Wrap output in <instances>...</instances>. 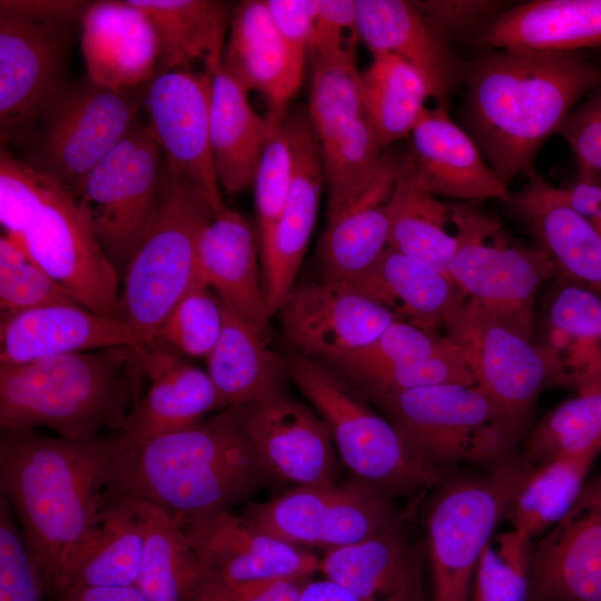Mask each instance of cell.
Instances as JSON below:
<instances>
[{"instance_id":"obj_21","label":"cell","mask_w":601,"mask_h":601,"mask_svg":"<svg viewBox=\"0 0 601 601\" xmlns=\"http://www.w3.org/2000/svg\"><path fill=\"white\" fill-rule=\"evenodd\" d=\"M294 178L286 203L269 234L259 242L270 315L295 288L318 211L324 186L321 145L307 114L289 112Z\"/></svg>"},{"instance_id":"obj_34","label":"cell","mask_w":601,"mask_h":601,"mask_svg":"<svg viewBox=\"0 0 601 601\" xmlns=\"http://www.w3.org/2000/svg\"><path fill=\"white\" fill-rule=\"evenodd\" d=\"M149 19L159 43L156 77L173 70L215 76L221 69L234 6L217 0H129Z\"/></svg>"},{"instance_id":"obj_40","label":"cell","mask_w":601,"mask_h":601,"mask_svg":"<svg viewBox=\"0 0 601 601\" xmlns=\"http://www.w3.org/2000/svg\"><path fill=\"white\" fill-rule=\"evenodd\" d=\"M601 450L552 459L532 466L505 514L511 530L532 540L558 524L574 504Z\"/></svg>"},{"instance_id":"obj_11","label":"cell","mask_w":601,"mask_h":601,"mask_svg":"<svg viewBox=\"0 0 601 601\" xmlns=\"http://www.w3.org/2000/svg\"><path fill=\"white\" fill-rule=\"evenodd\" d=\"M444 329L464 352L479 385L523 433L552 361L533 341V316L466 298Z\"/></svg>"},{"instance_id":"obj_6","label":"cell","mask_w":601,"mask_h":601,"mask_svg":"<svg viewBox=\"0 0 601 601\" xmlns=\"http://www.w3.org/2000/svg\"><path fill=\"white\" fill-rule=\"evenodd\" d=\"M365 397L442 473L457 465L486 471L519 455L523 433L479 385L440 384Z\"/></svg>"},{"instance_id":"obj_10","label":"cell","mask_w":601,"mask_h":601,"mask_svg":"<svg viewBox=\"0 0 601 601\" xmlns=\"http://www.w3.org/2000/svg\"><path fill=\"white\" fill-rule=\"evenodd\" d=\"M149 85L117 90L88 78L68 82L46 108L22 160L75 196L138 119Z\"/></svg>"},{"instance_id":"obj_15","label":"cell","mask_w":601,"mask_h":601,"mask_svg":"<svg viewBox=\"0 0 601 601\" xmlns=\"http://www.w3.org/2000/svg\"><path fill=\"white\" fill-rule=\"evenodd\" d=\"M76 22L0 17L1 145L26 148L55 97L67 86Z\"/></svg>"},{"instance_id":"obj_38","label":"cell","mask_w":601,"mask_h":601,"mask_svg":"<svg viewBox=\"0 0 601 601\" xmlns=\"http://www.w3.org/2000/svg\"><path fill=\"white\" fill-rule=\"evenodd\" d=\"M142 550V530L131 503L105 495L99 518L72 564L66 591L136 587Z\"/></svg>"},{"instance_id":"obj_39","label":"cell","mask_w":601,"mask_h":601,"mask_svg":"<svg viewBox=\"0 0 601 601\" xmlns=\"http://www.w3.org/2000/svg\"><path fill=\"white\" fill-rule=\"evenodd\" d=\"M405 158L387 203L388 247L449 275L457 247L455 233L450 231V203L422 188Z\"/></svg>"},{"instance_id":"obj_24","label":"cell","mask_w":601,"mask_h":601,"mask_svg":"<svg viewBox=\"0 0 601 601\" xmlns=\"http://www.w3.org/2000/svg\"><path fill=\"white\" fill-rule=\"evenodd\" d=\"M198 275L225 307L266 332L272 315L258 234L237 210L224 206L205 226L198 243Z\"/></svg>"},{"instance_id":"obj_59","label":"cell","mask_w":601,"mask_h":601,"mask_svg":"<svg viewBox=\"0 0 601 601\" xmlns=\"http://www.w3.org/2000/svg\"><path fill=\"white\" fill-rule=\"evenodd\" d=\"M561 190L568 205L579 215L591 221L601 217V173L579 167L575 179Z\"/></svg>"},{"instance_id":"obj_37","label":"cell","mask_w":601,"mask_h":601,"mask_svg":"<svg viewBox=\"0 0 601 601\" xmlns=\"http://www.w3.org/2000/svg\"><path fill=\"white\" fill-rule=\"evenodd\" d=\"M246 92L220 69L213 78L210 145L219 187L237 195L253 186L266 142L267 124Z\"/></svg>"},{"instance_id":"obj_49","label":"cell","mask_w":601,"mask_h":601,"mask_svg":"<svg viewBox=\"0 0 601 601\" xmlns=\"http://www.w3.org/2000/svg\"><path fill=\"white\" fill-rule=\"evenodd\" d=\"M224 309L210 288L197 284L174 306L154 342L183 356L206 358L219 338Z\"/></svg>"},{"instance_id":"obj_47","label":"cell","mask_w":601,"mask_h":601,"mask_svg":"<svg viewBox=\"0 0 601 601\" xmlns=\"http://www.w3.org/2000/svg\"><path fill=\"white\" fill-rule=\"evenodd\" d=\"M454 342L446 335L395 321L376 339L347 356L322 363L347 383L413 359L439 354Z\"/></svg>"},{"instance_id":"obj_27","label":"cell","mask_w":601,"mask_h":601,"mask_svg":"<svg viewBox=\"0 0 601 601\" xmlns=\"http://www.w3.org/2000/svg\"><path fill=\"white\" fill-rule=\"evenodd\" d=\"M529 178L506 203L549 256L555 273L601 297V234L568 205L561 188L535 174Z\"/></svg>"},{"instance_id":"obj_54","label":"cell","mask_w":601,"mask_h":601,"mask_svg":"<svg viewBox=\"0 0 601 601\" xmlns=\"http://www.w3.org/2000/svg\"><path fill=\"white\" fill-rule=\"evenodd\" d=\"M558 134L570 146L579 167L601 173V85L569 114Z\"/></svg>"},{"instance_id":"obj_31","label":"cell","mask_w":601,"mask_h":601,"mask_svg":"<svg viewBox=\"0 0 601 601\" xmlns=\"http://www.w3.org/2000/svg\"><path fill=\"white\" fill-rule=\"evenodd\" d=\"M304 67L276 29L266 1L234 4L221 69L246 92L256 90L269 105L287 106L302 85Z\"/></svg>"},{"instance_id":"obj_22","label":"cell","mask_w":601,"mask_h":601,"mask_svg":"<svg viewBox=\"0 0 601 601\" xmlns=\"http://www.w3.org/2000/svg\"><path fill=\"white\" fill-rule=\"evenodd\" d=\"M410 136L412 146L405 162L422 188L455 201L509 199L508 185L444 108L426 107Z\"/></svg>"},{"instance_id":"obj_14","label":"cell","mask_w":601,"mask_h":601,"mask_svg":"<svg viewBox=\"0 0 601 601\" xmlns=\"http://www.w3.org/2000/svg\"><path fill=\"white\" fill-rule=\"evenodd\" d=\"M457 239L449 275L467 298L533 316L539 286L555 267L538 246L512 240L500 221L475 203H450Z\"/></svg>"},{"instance_id":"obj_50","label":"cell","mask_w":601,"mask_h":601,"mask_svg":"<svg viewBox=\"0 0 601 601\" xmlns=\"http://www.w3.org/2000/svg\"><path fill=\"white\" fill-rule=\"evenodd\" d=\"M59 303L77 302L32 259L22 245L2 235L0 238L1 316Z\"/></svg>"},{"instance_id":"obj_48","label":"cell","mask_w":601,"mask_h":601,"mask_svg":"<svg viewBox=\"0 0 601 601\" xmlns=\"http://www.w3.org/2000/svg\"><path fill=\"white\" fill-rule=\"evenodd\" d=\"M533 545L513 530L494 535L482 552L467 601H528Z\"/></svg>"},{"instance_id":"obj_62","label":"cell","mask_w":601,"mask_h":601,"mask_svg":"<svg viewBox=\"0 0 601 601\" xmlns=\"http://www.w3.org/2000/svg\"><path fill=\"white\" fill-rule=\"evenodd\" d=\"M309 579L311 578H297L280 580L260 589L240 601H298L300 591Z\"/></svg>"},{"instance_id":"obj_19","label":"cell","mask_w":601,"mask_h":601,"mask_svg":"<svg viewBox=\"0 0 601 601\" xmlns=\"http://www.w3.org/2000/svg\"><path fill=\"white\" fill-rule=\"evenodd\" d=\"M233 408L268 475L298 486L335 483L329 428L307 405L284 393Z\"/></svg>"},{"instance_id":"obj_23","label":"cell","mask_w":601,"mask_h":601,"mask_svg":"<svg viewBox=\"0 0 601 601\" xmlns=\"http://www.w3.org/2000/svg\"><path fill=\"white\" fill-rule=\"evenodd\" d=\"M116 346L146 347L121 319L78 303L50 304L0 318V366Z\"/></svg>"},{"instance_id":"obj_61","label":"cell","mask_w":601,"mask_h":601,"mask_svg":"<svg viewBox=\"0 0 601 601\" xmlns=\"http://www.w3.org/2000/svg\"><path fill=\"white\" fill-rule=\"evenodd\" d=\"M298 601H365L355 592L343 584L324 578L313 580L304 584Z\"/></svg>"},{"instance_id":"obj_44","label":"cell","mask_w":601,"mask_h":601,"mask_svg":"<svg viewBox=\"0 0 601 601\" xmlns=\"http://www.w3.org/2000/svg\"><path fill=\"white\" fill-rule=\"evenodd\" d=\"M321 150L327 190V220H331L367 190L387 149L363 115Z\"/></svg>"},{"instance_id":"obj_25","label":"cell","mask_w":601,"mask_h":601,"mask_svg":"<svg viewBox=\"0 0 601 601\" xmlns=\"http://www.w3.org/2000/svg\"><path fill=\"white\" fill-rule=\"evenodd\" d=\"M359 40L373 56L391 55L414 68L425 80L437 107H446L463 77L445 39L413 1L356 0Z\"/></svg>"},{"instance_id":"obj_26","label":"cell","mask_w":601,"mask_h":601,"mask_svg":"<svg viewBox=\"0 0 601 601\" xmlns=\"http://www.w3.org/2000/svg\"><path fill=\"white\" fill-rule=\"evenodd\" d=\"M87 78L110 89L149 85L157 72L159 43L145 13L126 1L91 2L81 19Z\"/></svg>"},{"instance_id":"obj_9","label":"cell","mask_w":601,"mask_h":601,"mask_svg":"<svg viewBox=\"0 0 601 601\" xmlns=\"http://www.w3.org/2000/svg\"><path fill=\"white\" fill-rule=\"evenodd\" d=\"M531 467L523 455H516L497 467L451 477L440 486L426 518L430 601L469 600L482 552Z\"/></svg>"},{"instance_id":"obj_57","label":"cell","mask_w":601,"mask_h":601,"mask_svg":"<svg viewBox=\"0 0 601 601\" xmlns=\"http://www.w3.org/2000/svg\"><path fill=\"white\" fill-rule=\"evenodd\" d=\"M266 6L290 53L305 66L319 0H266Z\"/></svg>"},{"instance_id":"obj_17","label":"cell","mask_w":601,"mask_h":601,"mask_svg":"<svg viewBox=\"0 0 601 601\" xmlns=\"http://www.w3.org/2000/svg\"><path fill=\"white\" fill-rule=\"evenodd\" d=\"M277 313L295 352L319 363L362 349L396 321L351 283L327 279L295 287Z\"/></svg>"},{"instance_id":"obj_20","label":"cell","mask_w":601,"mask_h":601,"mask_svg":"<svg viewBox=\"0 0 601 601\" xmlns=\"http://www.w3.org/2000/svg\"><path fill=\"white\" fill-rule=\"evenodd\" d=\"M528 601H601V472L534 543Z\"/></svg>"},{"instance_id":"obj_35","label":"cell","mask_w":601,"mask_h":601,"mask_svg":"<svg viewBox=\"0 0 601 601\" xmlns=\"http://www.w3.org/2000/svg\"><path fill=\"white\" fill-rule=\"evenodd\" d=\"M552 382L578 394L601 388V297L561 278L548 308Z\"/></svg>"},{"instance_id":"obj_52","label":"cell","mask_w":601,"mask_h":601,"mask_svg":"<svg viewBox=\"0 0 601 601\" xmlns=\"http://www.w3.org/2000/svg\"><path fill=\"white\" fill-rule=\"evenodd\" d=\"M47 178L1 145L0 221L4 235L19 244L46 195Z\"/></svg>"},{"instance_id":"obj_58","label":"cell","mask_w":601,"mask_h":601,"mask_svg":"<svg viewBox=\"0 0 601 601\" xmlns=\"http://www.w3.org/2000/svg\"><path fill=\"white\" fill-rule=\"evenodd\" d=\"M76 0H1L0 17L36 20H81L89 7Z\"/></svg>"},{"instance_id":"obj_18","label":"cell","mask_w":601,"mask_h":601,"mask_svg":"<svg viewBox=\"0 0 601 601\" xmlns=\"http://www.w3.org/2000/svg\"><path fill=\"white\" fill-rule=\"evenodd\" d=\"M214 76L196 70H173L149 85V130L166 154L167 165L200 188L215 211L223 203L210 145Z\"/></svg>"},{"instance_id":"obj_56","label":"cell","mask_w":601,"mask_h":601,"mask_svg":"<svg viewBox=\"0 0 601 601\" xmlns=\"http://www.w3.org/2000/svg\"><path fill=\"white\" fill-rule=\"evenodd\" d=\"M358 40L356 0H319L308 53L355 49Z\"/></svg>"},{"instance_id":"obj_16","label":"cell","mask_w":601,"mask_h":601,"mask_svg":"<svg viewBox=\"0 0 601 601\" xmlns=\"http://www.w3.org/2000/svg\"><path fill=\"white\" fill-rule=\"evenodd\" d=\"M46 178L43 203L20 245L81 306L101 316L119 318L121 276L75 197Z\"/></svg>"},{"instance_id":"obj_12","label":"cell","mask_w":601,"mask_h":601,"mask_svg":"<svg viewBox=\"0 0 601 601\" xmlns=\"http://www.w3.org/2000/svg\"><path fill=\"white\" fill-rule=\"evenodd\" d=\"M162 167L148 125L137 119L73 196L121 278L155 213Z\"/></svg>"},{"instance_id":"obj_55","label":"cell","mask_w":601,"mask_h":601,"mask_svg":"<svg viewBox=\"0 0 601 601\" xmlns=\"http://www.w3.org/2000/svg\"><path fill=\"white\" fill-rule=\"evenodd\" d=\"M434 28L445 38L485 24L499 13V1L426 0L413 1Z\"/></svg>"},{"instance_id":"obj_43","label":"cell","mask_w":601,"mask_h":601,"mask_svg":"<svg viewBox=\"0 0 601 601\" xmlns=\"http://www.w3.org/2000/svg\"><path fill=\"white\" fill-rule=\"evenodd\" d=\"M129 502L144 535L136 587L146 601H183L190 553L181 526L168 512L155 504L146 501Z\"/></svg>"},{"instance_id":"obj_29","label":"cell","mask_w":601,"mask_h":601,"mask_svg":"<svg viewBox=\"0 0 601 601\" xmlns=\"http://www.w3.org/2000/svg\"><path fill=\"white\" fill-rule=\"evenodd\" d=\"M405 154L390 148L367 190L327 220L316 250L322 279L349 282L365 273L388 247L387 203Z\"/></svg>"},{"instance_id":"obj_2","label":"cell","mask_w":601,"mask_h":601,"mask_svg":"<svg viewBox=\"0 0 601 601\" xmlns=\"http://www.w3.org/2000/svg\"><path fill=\"white\" fill-rule=\"evenodd\" d=\"M463 78L466 131L509 185L534 175L541 147L601 85V70L579 51L497 49L464 67Z\"/></svg>"},{"instance_id":"obj_8","label":"cell","mask_w":601,"mask_h":601,"mask_svg":"<svg viewBox=\"0 0 601 601\" xmlns=\"http://www.w3.org/2000/svg\"><path fill=\"white\" fill-rule=\"evenodd\" d=\"M190 552L183 601H240L280 580L312 578L315 554L228 510L178 522Z\"/></svg>"},{"instance_id":"obj_46","label":"cell","mask_w":601,"mask_h":601,"mask_svg":"<svg viewBox=\"0 0 601 601\" xmlns=\"http://www.w3.org/2000/svg\"><path fill=\"white\" fill-rule=\"evenodd\" d=\"M266 142L254 178L258 242L272 230L294 178V148L287 106L269 105Z\"/></svg>"},{"instance_id":"obj_53","label":"cell","mask_w":601,"mask_h":601,"mask_svg":"<svg viewBox=\"0 0 601 601\" xmlns=\"http://www.w3.org/2000/svg\"><path fill=\"white\" fill-rule=\"evenodd\" d=\"M45 588L8 502L0 496V601H43Z\"/></svg>"},{"instance_id":"obj_45","label":"cell","mask_w":601,"mask_h":601,"mask_svg":"<svg viewBox=\"0 0 601 601\" xmlns=\"http://www.w3.org/2000/svg\"><path fill=\"white\" fill-rule=\"evenodd\" d=\"M601 450V388L578 394L546 414L530 434L523 457L531 466Z\"/></svg>"},{"instance_id":"obj_51","label":"cell","mask_w":601,"mask_h":601,"mask_svg":"<svg viewBox=\"0 0 601 601\" xmlns=\"http://www.w3.org/2000/svg\"><path fill=\"white\" fill-rule=\"evenodd\" d=\"M348 384L366 396L440 384L476 385V380L464 352L454 343L439 354L375 372Z\"/></svg>"},{"instance_id":"obj_5","label":"cell","mask_w":601,"mask_h":601,"mask_svg":"<svg viewBox=\"0 0 601 601\" xmlns=\"http://www.w3.org/2000/svg\"><path fill=\"white\" fill-rule=\"evenodd\" d=\"M216 214L207 195L164 160L155 213L122 275L118 317L149 346L195 285L198 243Z\"/></svg>"},{"instance_id":"obj_32","label":"cell","mask_w":601,"mask_h":601,"mask_svg":"<svg viewBox=\"0 0 601 601\" xmlns=\"http://www.w3.org/2000/svg\"><path fill=\"white\" fill-rule=\"evenodd\" d=\"M348 283L396 321L435 334L467 298L449 275L390 247Z\"/></svg>"},{"instance_id":"obj_63","label":"cell","mask_w":601,"mask_h":601,"mask_svg":"<svg viewBox=\"0 0 601 601\" xmlns=\"http://www.w3.org/2000/svg\"><path fill=\"white\" fill-rule=\"evenodd\" d=\"M592 223H593V225L595 226V228L599 230V233L601 234V217H599L598 219L593 220Z\"/></svg>"},{"instance_id":"obj_41","label":"cell","mask_w":601,"mask_h":601,"mask_svg":"<svg viewBox=\"0 0 601 601\" xmlns=\"http://www.w3.org/2000/svg\"><path fill=\"white\" fill-rule=\"evenodd\" d=\"M362 72L365 115L385 149L411 135L431 97L423 77L391 55L373 56Z\"/></svg>"},{"instance_id":"obj_3","label":"cell","mask_w":601,"mask_h":601,"mask_svg":"<svg viewBox=\"0 0 601 601\" xmlns=\"http://www.w3.org/2000/svg\"><path fill=\"white\" fill-rule=\"evenodd\" d=\"M268 473L234 408L145 440L115 435L105 495L146 501L177 522L226 511Z\"/></svg>"},{"instance_id":"obj_60","label":"cell","mask_w":601,"mask_h":601,"mask_svg":"<svg viewBox=\"0 0 601 601\" xmlns=\"http://www.w3.org/2000/svg\"><path fill=\"white\" fill-rule=\"evenodd\" d=\"M50 601H146L137 587L72 588Z\"/></svg>"},{"instance_id":"obj_28","label":"cell","mask_w":601,"mask_h":601,"mask_svg":"<svg viewBox=\"0 0 601 601\" xmlns=\"http://www.w3.org/2000/svg\"><path fill=\"white\" fill-rule=\"evenodd\" d=\"M146 377L150 385L136 402L121 432L145 440L203 422L213 410H224L207 372L158 343L145 347Z\"/></svg>"},{"instance_id":"obj_4","label":"cell","mask_w":601,"mask_h":601,"mask_svg":"<svg viewBox=\"0 0 601 601\" xmlns=\"http://www.w3.org/2000/svg\"><path fill=\"white\" fill-rule=\"evenodd\" d=\"M145 377V348L134 346L0 366V427L43 426L68 440L121 431Z\"/></svg>"},{"instance_id":"obj_33","label":"cell","mask_w":601,"mask_h":601,"mask_svg":"<svg viewBox=\"0 0 601 601\" xmlns=\"http://www.w3.org/2000/svg\"><path fill=\"white\" fill-rule=\"evenodd\" d=\"M477 42L495 49L578 52L601 46V0H535L490 20Z\"/></svg>"},{"instance_id":"obj_1","label":"cell","mask_w":601,"mask_h":601,"mask_svg":"<svg viewBox=\"0 0 601 601\" xmlns=\"http://www.w3.org/2000/svg\"><path fill=\"white\" fill-rule=\"evenodd\" d=\"M115 435L68 440L1 430L0 489L46 595L60 597L105 503Z\"/></svg>"},{"instance_id":"obj_30","label":"cell","mask_w":601,"mask_h":601,"mask_svg":"<svg viewBox=\"0 0 601 601\" xmlns=\"http://www.w3.org/2000/svg\"><path fill=\"white\" fill-rule=\"evenodd\" d=\"M319 572L365 601H425L421 556L403 522L362 542L327 550Z\"/></svg>"},{"instance_id":"obj_36","label":"cell","mask_w":601,"mask_h":601,"mask_svg":"<svg viewBox=\"0 0 601 601\" xmlns=\"http://www.w3.org/2000/svg\"><path fill=\"white\" fill-rule=\"evenodd\" d=\"M206 364L224 408L284 394L290 380L286 359L267 346L264 333L227 307Z\"/></svg>"},{"instance_id":"obj_42","label":"cell","mask_w":601,"mask_h":601,"mask_svg":"<svg viewBox=\"0 0 601 601\" xmlns=\"http://www.w3.org/2000/svg\"><path fill=\"white\" fill-rule=\"evenodd\" d=\"M308 57L312 87L307 116L324 147L365 115L362 72L356 66L355 49L318 50Z\"/></svg>"},{"instance_id":"obj_7","label":"cell","mask_w":601,"mask_h":601,"mask_svg":"<svg viewBox=\"0 0 601 601\" xmlns=\"http://www.w3.org/2000/svg\"><path fill=\"white\" fill-rule=\"evenodd\" d=\"M289 378L327 424L343 463L390 497L436 485L443 473L427 463L370 401L322 363L286 357Z\"/></svg>"},{"instance_id":"obj_13","label":"cell","mask_w":601,"mask_h":601,"mask_svg":"<svg viewBox=\"0 0 601 601\" xmlns=\"http://www.w3.org/2000/svg\"><path fill=\"white\" fill-rule=\"evenodd\" d=\"M244 515L289 544L327 550L362 542L403 522L392 497L361 479L298 486L248 505Z\"/></svg>"}]
</instances>
